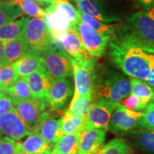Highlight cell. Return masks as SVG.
Segmentation results:
<instances>
[{"label":"cell","instance_id":"6","mask_svg":"<svg viewBox=\"0 0 154 154\" xmlns=\"http://www.w3.org/2000/svg\"><path fill=\"white\" fill-rule=\"evenodd\" d=\"M73 29L78 34L86 51L94 58H99L103 54L113 36L97 32L81 22Z\"/></svg>","mask_w":154,"mask_h":154},{"label":"cell","instance_id":"1","mask_svg":"<svg viewBox=\"0 0 154 154\" xmlns=\"http://www.w3.org/2000/svg\"><path fill=\"white\" fill-rule=\"evenodd\" d=\"M109 44L111 61L130 78L146 81L154 63V47L149 45L128 25H120Z\"/></svg>","mask_w":154,"mask_h":154},{"label":"cell","instance_id":"36","mask_svg":"<svg viewBox=\"0 0 154 154\" xmlns=\"http://www.w3.org/2000/svg\"><path fill=\"white\" fill-rule=\"evenodd\" d=\"M120 103L129 110L136 112H143L148 107L147 105L144 104L137 97L131 95V94Z\"/></svg>","mask_w":154,"mask_h":154},{"label":"cell","instance_id":"33","mask_svg":"<svg viewBox=\"0 0 154 154\" xmlns=\"http://www.w3.org/2000/svg\"><path fill=\"white\" fill-rule=\"evenodd\" d=\"M22 9L23 13L33 18H44L46 11L42 8L36 0H13Z\"/></svg>","mask_w":154,"mask_h":154},{"label":"cell","instance_id":"26","mask_svg":"<svg viewBox=\"0 0 154 154\" xmlns=\"http://www.w3.org/2000/svg\"><path fill=\"white\" fill-rule=\"evenodd\" d=\"M131 94L137 97L142 103L149 106L153 101L154 96L153 88L146 83L137 79L131 78Z\"/></svg>","mask_w":154,"mask_h":154},{"label":"cell","instance_id":"2","mask_svg":"<svg viewBox=\"0 0 154 154\" xmlns=\"http://www.w3.org/2000/svg\"><path fill=\"white\" fill-rule=\"evenodd\" d=\"M131 78L122 72L102 68L99 76H94V93L99 99L120 103L131 94Z\"/></svg>","mask_w":154,"mask_h":154},{"label":"cell","instance_id":"23","mask_svg":"<svg viewBox=\"0 0 154 154\" xmlns=\"http://www.w3.org/2000/svg\"><path fill=\"white\" fill-rule=\"evenodd\" d=\"M129 134L138 149L148 154H154V131L140 128Z\"/></svg>","mask_w":154,"mask_h":154},{"label":"cell","instance_id":"32","mask_svg":"<svg viewBox=\"0 0 154 154\" xmlns=\"http://www.w3.org/2000/svg\"><path fill=\"white\" fill-rule=\"evenodd\" d=\"M80 22L88 24L93 29L101 34L113 36L115 33L116 26L106 24V23L102 22L101 21L98 20V19L91 16H88L87 14H81L80 13Z\"/></svg>","mask_w":154,"mask_h":154},{"label":"cell","instance_id":"19","mask_svg":"<svg viewBox=\"0 0 154 154\" xmlns=\"http://www.w3.org/2000/svg\"><path fill=\"white\" fill-rule=\"evenodd\" d=\"M28 47L22 37L5 44L4 57L1 66L12 64L26 53H29Z\"/></svg>","mask_w":154,"mask_h":154},{"label":"cell","instance_id":"25","mask_svg":"<svg viewBox=\"0 0 154 154\" xmlns=\"http://www.w3.org/2000/svg\"><path fill=\"white\" fill-rule=\"evenodd\" d=\"M51 35L57 33H63L72 30V27L66 17L62 14L52 11H46L44 17Z\"/></svg>","mask_w":154,"mask_h":154},{"label":"cell","instance_id":"46","mask_svg":"<svg viewBox=\"0 0 154 154\" xmlns=\"http://www.w3.org/2000/svg\"><path fill=\"white\" fill-rule=\"evenodd\" d=\"M153 91H154V88H153ZM153 102H154V96H153Z\"/></svg>","mask_w":154,"mask_h":154},{"label":"cell","instance_id":"21","mask_svg":"<svg viewBox=\"0 0 154 154\" xmlns=\"http://www.w3.org/2000/svg\"><path fill=\"white\" fill-rule=\"evenodd\" d=\"M45 11H54L62 14L68 19L72 29L80 22V12L66 0H52L51 5L47 7Z\"/></svg>","mask_w":154,"mask_h":154},{"label":"cell","instance_id":"28","mask_svg":"<svg viewBox=\"0 0 154 154\" xmlns=\"http://www.w3.org/2000/svg\"><path fill=\"white\" fill-rule=\"evenodd\" d=\"M23 14L22 9L13 0L0 2V27L16 20Z\"/></svg>","mask_w":154,"mask_h":154},{"label":"cell","instance_id":"40","mask_svg":"<svg viewBox=\"0 0 154 154\" xmlns=\"http://www.w3.org/2000/svg\"><path fill=\"white\" fill-rule=\"evenodd\" d=\"M145 82L147 83L149 85L151 86V87L154 88V63L151 67V72H150L149 76H148V78L146 79Z\"/></svg>","mask_w":154,"mask_h":154},{"label":"cell","instance_id":"7","mask_svg":"<svg viewBox=\"0 0 154 154\" xmlns=\"http://www.w3.org/2000/svg\"><path fill=\"white\" fill-rule=\"evenodd\" d=\"M118 103L103 99L91 103L85 116L86 129H101L107 131L111 116Z\"/></svg>","mask_w":154,"mask_h":154},{"label":"cell","instance_id":"35","mask_svg":"<svg viewBox=\"0 0 154 154\" xmlns=\"http://www.w3.org/2000/svg\"><path fill=\"white\" fill-rule=\"evenodd\" d=\"M138 127L154 131V102L150 103L147 109L143 111L138 122Z\"/></svg>","mask_w":154,"mask_h":154},{"label":"cell","instance_id":"47","mask_svg":"<svg viewBox=\"0 0 154 154\" xmlns=\"http://www.w3.org/2000/svg\"><path fill=\"white\" fill-rule=\"evenodd\" d=\"M2 1H5V0H0V2H2Z\"/></svg>","mask_w":154,"mask_h":154},{"label":"cell","instance_id":"37","mask_svg":"<svg viewBox=\"0 0 154 154\" xmlns=\"http://www.w3.org/2000/svg\"><path fill=\"white\" fill-rule=\"evenodd\" d=\"M17 143L12 138L4 137L0 139V154H15Z\"/></svg>","mask_w":154,"mask_h":154},{"label":"cell","instance_id":"3","mask_svg":"<svg viewBox=\"0 0 154 154\" xmlns=\"http://www.w3.org/2000/svg\"><path fill=\"white\" fill-rule=\"evenodd\" d=\"M22 38L29 51L42 57L54 43L52 35L44 18L29 19Z\"/></svg>","mask_w":154,"mask_h":154},{"label":"cell","instance_id":"8","mask_svg":"<svg viewBox=\"0 0 154 154\" xmlns=\"http://www.w3.org/2000/svg\"><path fill=\"white\" fill-rule=\"evenodd\" d=\"M95 60H74V94L72 100L79 96H86L93 97L94 76H95Z\"/></svg>","mask_w":154,"mask_h":154},{"label":"cell","instance_id":"16","mask_svg":"<svg viewBox=\"0 0 154 154\" xmlns=\"http://www.w3.org/2000/svg\"><path fill=\"white\" fill-rule=\"evenodd\" d=\"M61 45L63 51L75 61L94 59L84 49L78 34L73 29L63 34L61 40Z\"/></svg>","mask_w":154,"mask_h":154},{"label":"cell","instance_id":"48","mask_svg":"<svg viewBox=\"0 0 154 154\" xmlns=\"http://www.w3.org/2000/svg\"><path fill=\"white\" fill-rule=\"evenodd\" d=\"M1 67H2V66H1V63H0V69H1Z\"/></svg>","mask_w":154,"mask_h":154},{"label":"cell","instance_id":"9","mask_svg":"<svg viewBox=\"0 0 154 154\" xmlns=\"http://www.w3.org/2000/svg\"><path fill=\"white\" fill-rule=\"evenodd\" d=\"M143 112H136L119 103L109 123V129L118 136H125L138 127V122Z\"/></svg>","mask_w":154,"mask_h":154},{"label":"cell","instance_id":"27","mask_svg":"<svg viewBox=\"0 0 154 154\" xmlns=\"http://www.w3.org/2000/svg\"><path fill=\"white\" fill-rule=\"evenodd\" d=\"M61 128L63 135L82 133L86 129L85 116H76L65 112L61 118Z\"/></svg>","mask_w":154,"mask_h":154},{"label":"cell","instance_id":"44","mask_svg":"<svg viewBox=\"0 0 154 154\" xmlns=\"http://www.w3.org/2000/svg\"><path fill=\"white\" fill-rule=\"evenodd\" d=\"M75 1H76V2H81V1H84V0H75Z\"/></svg>","mask_w":154,"mask_h":154},{"label":"cell","instance_id":"12","mask_svg":"<svg viewBox=\"0 0 154 154\" xmlns=\"http://www.w3.org/2000/svg\"><path fill=\"white\" fill-rule=\"evenodd\" d=\"M72 94L73 87L70 81L66 78L54 79L47 99L48 106L51 111L60 110L66 105Z\"/></svg>","mask_w":154,"mask_h":154},{"label":"cell","instance_id":"11","mask_svg":"<svg viewBox=\"0 0 154 154\" xmlns=\"http://www.w3.org/2000/svg\"><path fill=\"white\" fill-rule=\"evenodd\" d=\"M0 126L4 134L17 140L34 132L20 116L14 107L7 113L0 116Z\"/></svg>","mask_w":154,"mask_h":154},{"label":"cell","instance_id":"24","mask_svg":"<svg viewBox=\"0 0 154 154\" xmlns=\"http://www.w3.org/2000/svg\"><path fill=\"white\" fill-rule=\"evenodd\" d=\"M81 133L63 135L55 144L54 154H78Z\"/></svg>","mask_w":154,"mask_h":154},{"label":"cell","instance_id":"13","mask_svg":"<svg viewBox=\"0 0 154 154\" xmlns=\"http://www.w3.org/2000/svg\"><path fill=\"white\" fill-rule=\"evenodd\" d=\"M34 99L47 102L53 77L46 68L26 76Z\"/></svg>","mask_w":154,"mask_h":154},{"label":"cell","instance_id":"34","mask_svg":"<svg viewBox=\"0 0 154 154\" xmlns=\"http://www.w3.org/2000/svg\"><path fill=\"white\" fill-rule=\"evenodd\" d=\"M19 77L12 64L2 66L0 69V88L3 91H6L19 79Z\"/></svg>","mask_w":154,"mask_h":154},{"label":"cell","instance_id":"18","mask_svg":"<svg viewBox=\"0 0 154 154\" xmlns=\"http://www.w3.org/2000/svg\"><path fill=\"white\" fill-rule=\"evenodd\" d=\"M61 124V118H56L49 114L38 128L37 131L40 133L42 137L53 149L59 138L63 136Z\"/></svg>","mask_w":154,"mask_h":154},{"label":"cell","instance_id":"22","mask_svg":"<svg viewBox=\"0 0 154 154\" xmlns=\"http://www.w3.org/2000/svg\"><path fill=\"white\" fill-rule=\"evenodd\" d=\"M29 17H22L17 20L7 23L0 27V42L6 44L22 37L23 32Z\"/></svg>","mask_w":154,"mask_h":154},{"label":"cell","instance_id":"42","mask_svg":"<svg viewBox=\"0 0 154 154\" xmlns=\"http://www.w3.org/2000/svg\"><path fill=\"white\" fill-rule=\"evenodd\" d=\"M4 47H5V44L2 42H0V63L3 59L4 57Z\"/></svg>","mask_w":154,"mask_h":154},{"label":"cell","instance_id":"20","mask_svg":"<svg viewBox=\"0 0 154 154\" xmlns=\"http://www.w3.org/2000/svg\"><path fill=\"white\" fill-rule=\"evenodd\" d=\"M23 150L30 154H51L53 148L46 141L38 131L29 135L24 141L20 143Z\"/></svg>","mask_w":154,"mask_h":154},{"label":"cell","instance_id":"14","mask_svg":"<svg viewBox=\"0 0 154 154\" xmlns=\"http://www.w3.org/2000/svg\"><path fill=\"white\" fill-rule=\"evenodd\" d=\"M76 7L81 14H87L101 22L110 24L120 22L119 17L111 11L107 10L98 0H84L77 2Z\"/></svg>","mask_w":154,"mask_h":154},{"label":"cell","instance_id":"31","mask_svg":"<svg viewBox=\"0 0 154 154\" xmlns=\"http://www.w3.org/2000/svg\"><path fill=\"white\" fill-rule=\"evenodd\" d=\"M92 101L93 97L91 96H79L76 99L72 100L70 106L66 112L76 116H86Z\"/></svg>","mask_w":154,"mask_h":154},{"label":"cell","instance_id":"17","mask_svg":"<svg viewBox=\"0 0 154 154\" xmlns=\"http://www.w3.org/2000/svg\"><path fill=\"white\" fill-rule=\"evenodd\" d=\"M14 70L20 77L27 76L45 68L43 58L33 53H26L12 63Z\"/></svg>","mask_w":154,"mask_h":154},{"label":"cell","instance_id":"39","mask_svg":"<svg viewBox=\"0 0 154 154\" xmlns=\"http://www.w3.org/2000/svg\"><path fill=\"white\" fill-rule=\"evenodd\" d=\"M145 10H150L154 8V0H137Z\"/></svg>","mask_w":154,"mask_h":154},{"label":"cell","instance_id":"38","mask_svg":"<svg viewBox=\"0 0 154 154\" xmlns=\"http://www.w3.org/2000/svg\"><path fill=\"white\" fill-rule=\"evenodd\" d=\"M14 108V103L11 96L6 91L0 93V116L5 114Z\"/></svg>","mask_w":154,"mask_h":154},{"label":"cell","instance_id":"49","mask_svg":"<svg viewBox=\"0 0 154 154\" xmlns=\"http://www.w3.org/2000/svg\"><path fill=\"white\" fill-rule=\"evenodd\" d=\"M51 154H54V153H51Z\"/></svg>","mask_w":154,"mask_h":154},{"label":"cell","instance_id":"30","mask_svg":"<svg viewBox=\"0 0 154 154\" xmlns=\"http://www.w3.org/2000/svg\"><path fill=\"white\" fill-rule=\"evenodd\" d=\"M11 97L20 99H33L26 76L19 77V79L6 91Z\"/></svg>","mask_w":154,"mask_h":154},{"label":"cell","instance_id":"10","mask_svg":"<svg viewBox=\"0 0 154 154\" xmlns=\"http://www.w3.org/2000/svg\"><path fill=\"white\" fill-rule=\"evenodd\" d=\"M127 22L144 42L154 47V8L133 13Z\"/></svg>","mask_w":154,"mask_h":154},{"label":"cell","instance_id":"43","mask_svg":"<svg viewBox=\"0 0 154 154\" xmlns=\"http://www.w3.org/2000/svg\"><path fill=\"white\" fill-rule=\"evenodd\" d=\"M3 135H4V133H3V131H2V130L1 126H0V139H1Z\"/></svg>","mask_w":154,"mask_h":154},{"label":"cell","instance_id":"45","mask_svg":"<svg viewBox=\"0 0 154 154\" xmlns=\"http://www.w3.org/2000/svg\"><path fill=\"white\" fill-rule=\"evenodd\" d=\"M2 91H2V89H1V88H0V93H1V92H2Z\"/></svg>","mask_w":154,"mask_h":154},{"label":"cell","instance_id":"15","mask_svg":"<svg viewBox=\"0 0 154 154\" xmlns=\"http://www.w3.org/2000/svg\"><path fill=\"white\" fill-rule=\"evenodd\" d=\"M106 135L104 130H84L80 135L78 154H97L105 145Z\"/></svg>","mask_w":154,"mask_h":154},{"label":"cell","instance_id":"29","mask_svg":"<svg viewBox=\"0 0 154 154\" xmlns=\"http://www.w3.org/2000/svg\"><path fill=\"white\" fill-rule=\"evenodd\" d=\"M132 150L124 138H116L105 144L97 154H131Z\"/></svg>","mask_w":154,"mask_h":154},{"label":"cell","instance_id":"4","mask_svg":"<svg viewBox=\"0 0 154 154\" xmlns=\"http://www.w3.org/2000/svg\"><path fill=\"white\" fill-rule=\"evenodd\" d=\"M42 58L46 69L54 79H66L74 75V59L61 48L52 44Z\"/></svg>","mask_w":154,"mask_h":154},{"label":"cell","instance_id":"5","mask_svg":"<svg viewBox=\"0 0 154 154\" xmlns=\"http://www.w3.org/2000/svg\"><path fill=\"white\" fill-rule=\"evenodd\" d=\"M14 103V107L20 116L24 119L34 131H37L42 121L49 112H45L48 106L47 102L38 99H20L11 97Z\"/></svg>","mask_w":154,"mask_h":154},{"label":"cell","instance_id":"41","mask_svg":"<svg viewBox=\"0 0 154 154\" xmlns=\"http://www.w3.org/2000/svg\"><path fill=\"white\" fill-rule=\"evenodd\" d=\"M15 154H30L27 153L26 151H25L24 150L22 149V148L21 147L20 142L19 143H17V151Z\"/></svg>","mask_w":154,"mask_h":154}]
</instances>
